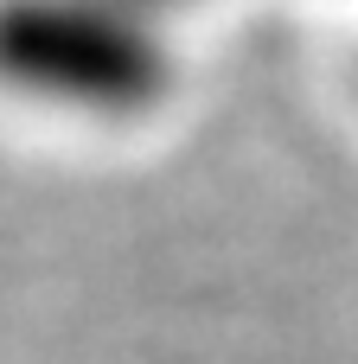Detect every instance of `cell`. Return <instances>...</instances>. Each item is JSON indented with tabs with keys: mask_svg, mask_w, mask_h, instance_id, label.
Segmentation results:
<instances>
[{
	"mask_svg": "<svg viewBox=\"0 0 358 364\" xmlns=\"http://www.w3.org/2000/svg\"><path fill=\"white\" fill-rule=\"evenodd\" d=\"M173 51L154 13L122 0H0V90L77 115L154 109Z\"/></svg>",
	"mask_w": 358,
	"mask_h": 364,
	"instance_id": "1",
	"label": "cell"
},
{
	"mask_svg": "<svg viewBox=\"0 0 358 364\" xmlns=\"http://www.w3.org/2000/svg\"><path fill=\"white\" fill-rule=\"evenodd\" d=\"M122 6H135V13H154V19H160V13H167V6H179V0H122Z\"/></svg>",
	"mask_w": 358,
	"mask_h": 364,
	"instance_id": "2",
	"label": "cell"
}]
</instances>
